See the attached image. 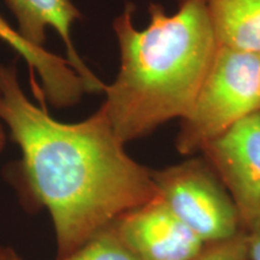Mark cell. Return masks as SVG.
Returning a JSON list of instances; mask_svg holds the SVG:
<instances>
[{"instance_id": "obj_7", "label": "cell", "mask_w": 260, "mask_h": 260, "mask_svg": "<svg viewBox=\"0 0 260 260\" xmlns=\"http://www.w3.org/2000/svg\"><path fill=\"white\" fill-rule=\"evenodd\" d=\"M17 21V30L25 40L44 47L46 31L52 28L65 45L67 59L86 84L87 93H104L106 84L94 75L80 57L71 40V27L81 19L71 0H5Z\"/></svg>"}, {"instance_id": "obj_10", "label": "cell", "mask_w": 260, "mask_h": 260, "mask_svg": "<svg viewBox=\"0 0 260 260\" xmlns=\"http://www.w3.org/2000/svg\"><path fill=\"white\" fill-rule=\"evenodd\" d=\"M57 260H141L119 239L112 225L90 237L69 255Z\"/></svg>"}, {"instance_id": "obj_3", "label": "cell", "mask_w": 260, "mask_h": 260, "mask_svg": "<svg viewBox=\"0 0 260 260\" xmlns=\"http://www.w3.org/2000/svg\"><path fill=\"white\" fill-rule=\"evenodd\" d=\"M260 112V54L217 46L190 110L181 119L176 147L201 153L236 123Z\"/></svg>"}, {"instance_id": "obj_13", "label": "cell", "mask_w": 260, "mask_h": 260, "mask_svg": "<svg viewBox=\"0 0 260 260\" xmlns=\"http://www.w3.org/2000/svg\"><path fill=\"white\" fill-rule=\"evenodd\" d=\"M16 252L11 248L0 246V260H14L16 258Z\"/></svg>"}, {"instance_id": "obj_5", "label": "cell", "mask_w": 260, "mask_h": 260, "mask_svg": "<svg viewBox=\"0 0 260 260\" xmlns=\"http://www.w3.org/2000/svg\"><path fill=\"white\" fill-rule=\"evenodd\" d=\"M235 204L242 230L260 228V112L247 117L201 152Z\"/></svg>"}, {"instance_id": "obj_2", "label": "cell", "mask_w": 260, "mask_h": 260, "mask_svg": "<svg viewBox=\"0 0 260 260\" xmlns=\"http://www.w3.org/2000/svg\"><path fill=\"white\" fill-rule=\"evenodd\" d=\"M134 12L126 3L113 21L121 67L102 105L125 145L187 115L217 50L204 0H180L174 15L152 3L142 30Z\"/></svg>"}, {"instance_id": "obj_14", "label": "cell", "mask_w": 260, "mask_h": 260, "mask_svg": "<svg viewBox=\"0 0 260 260\" xmlns=\"http://www.w3.org/2000/svg\"><path fill=\"white\" fill-rule=\"evenodd\" d=\"M6 140H8L6 128H5L4 123L0 121V154H2V152L4 151L5 145H6Z\"/></svg>"}, {"instance_id": "obj_4", "label": "cell", "mask_w": 260, "mask_h": 260, "mask_svg": "<svg viewBox=\"0 0 260 260\" xmlns=\"http://www.w3.org/2000/svg\"><path fill=\"white\" fill-rule=\"evenodd\" d=\"M152 178L158 197L205 243L242 232L229 191L205 157L152 171Z\"/></svg>"}, {"instance_id": "obj_1", "label": "cell", "mask_w": 260, "mask_h": 260, "mask_svg": "<svg viewBox=\"0 0 260 260\" xmlns=\"http://www.w3.org/2000/svg\"><path fill=\"white\" fill-rule=\"evenodd\" d=\"M0 121L31 197L50 214L58 259L157 197L152 171L128 154L102 106L81 122L54 119L28 99L15 64H0Z\"/></svg>"}, {"instance_id": "obj_12", "label": "cell", "mask_w": 260, "mask_h": 260, "mask_svg": "<svg viewBox=\"0 0 260 260\" xmlns=\"http://www.w3.org/2000/svg\"><path fill=\"white\" fill-rule=\"evenodd\" d=\"M248 234V253L251 260H260V228Z\"/></svg>"}, {"instance_id": "obj_11", "label": "cell", "mask_w": 260, "mask_h": 260, "mask_svg": "<svg viewBox=\"0 0 260 260\" xmlns=\"http://www.w3.org/2000/svg\"><path fill=\"white\" fill-rule=\"evenodd\" d=\"M193 260H251L248 253V234L242 230L226 240L207 243Z\"/></svg>"}, {"instance_id": "obj_15", "label": "cell", "mask_w": 260, "mask_h": 260, "mask_svg": "<svg viewBox=\"0 0 260 260\" xmlns=\"http://www.w3.org/2000/svg\"><path fill=\"white\" fill-rule=\"evenodd\" d=\"M14 260H22V259H21V258H19V256H18V255H16V258H15Z\"/></svg>"}, {"instance_id": "obj_6", "label": "cell", "mask_w": 260, "mask_h": 260, "mask_svg": "<svg viewBox=\"0 0 260 260\" xmlns=\"http://www.w3.org/2000/svg\"><path fill=\"white\" fill-rule=\"evenodd\" d=\"M111 225L141 260H193L207 245L158 195L123 213Z\"/></svg>"}, {"instance_id": "obj_8", "label": "cell", "mask_w": 260, "mask_h": 260, "mask_svg": "<svg viewBox=\"0 0 260 260\" xmlns=\"http://www.w3.org/2000/svg\"><path fill=\"white\" fill-rule=\"evenodd\" d=\"M0 40L14 48L30 68L31 76L40 81L42 99L50 105L64 109L79 104L87 93L86 84L73 69L67 58L39 47L19 34L0 16Z\"/></svg>"}, {"instance_id": "obj_9", "label": "cell", "mask_w": 260, "mask_h": 260, "mask_svg": "<svg viewBox=\"0 0 260 260\" xmlns=\"http://www.w3.org/2000/svg\"><path fill=\"white\" fill-rule=\"evenodd\" d=\"M217 46L260 54V0H204Z\"/></svg>"}]
</instances>
